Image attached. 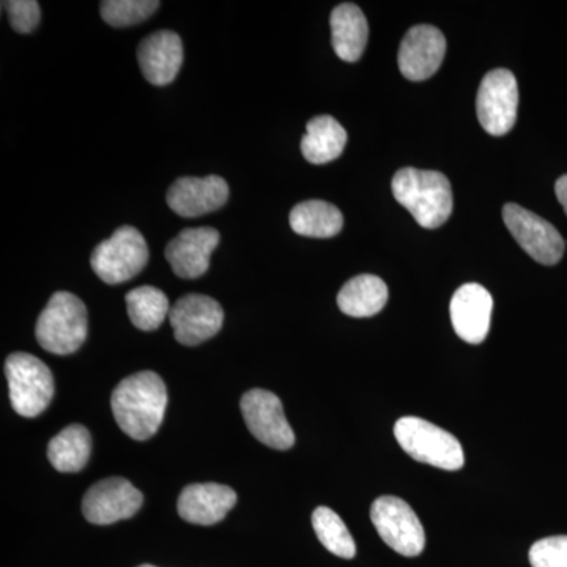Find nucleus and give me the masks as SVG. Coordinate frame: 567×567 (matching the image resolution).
<instances>
[{
  "label": "nucleus",
  "mask_w": 567,
  "mask_h": 567,
  "mask_svg": "<svg viewBox=\"0 0 567 567\" xmlns=\"http://www.w3.org/2000/svg\"><path fill=\"white\" fill-rule=\"evenodd\" d=\"M137 61H140L142 76L151 84H171L183 65L181 35L173 31L151 33L141 41Z\"/></svg>",
  "instance_id": "a211bd4d"
},
{
  "label": "nucleus",
  "mask_w": 567,
  "mask_h": 567,
  "mask_svg": "<svg viewBox=\"0 0 567 567\" xmlns=\"http://www.w3.org/2000/svg\"><path fill=\"white\" fill-rule=\"evenodd\" d=\"M2 6L9 14L11 28L18 33H31L39 28L41 10L35 0H9Z\"/></svg>",
  "instance_id": "cd10ccee"
},
{
  "label": "nucleus",
  "mask_w": 567,
  "mask_h": 567,
  "mask_svg": "<svg viewBox=\"0 0 567 567\" xmlns=\"http://www.w3.org/2000/svg\"><path fill=\"white\" fill-rule=\"evenodd\" d=\"M330 22L336 55L344 62L360 61L369 39L363 10L354 3H341L331 11Z\"/></svg>",
  "instance_id": "6ab92c4d"
},
{
  "label": "nucleus",
  "mask_w": 567,
  "mask_h": 567,
  "mask_svg": "<svg viewBox=\"0 0 567 567\" xmlns=\"http://www.w3.org/2000/svg\"><path fill=\"white\" fill-rule=\"evenodd\" d=\"M371 520L386 546L404 557H417L425 547L423 524L415 511L398 496H380L371 507Z\"/></svg>",
  "instance_id": "0eeeda50"
},
{
  "label": "nucleus",
  "mask_w": 567,
  "mask_h": 567,
  "mask_svg": "<svg viewBox=\"0 0 567 567\" xmlns=\"http://www.w3.org/2000/svg\"><path fill=\"white\" fill-rule=\"evenodd\" d=\"M494 300L486 287L470 282L457 289L451 300V322L462 341L481 344L491 330Z\"/></svg>",
  "instance_id": "dca6fc26"
},
{
  "label": "nucleus",
  "mask_w": 567,
  "mask_h": 567,
  "mask_svg": "<svg viewBox=\"0 0 567 567\" xmlns=\"http://www.w3.org/2000/svg\"><path fill=\"white\" fill-rule=\"evenodd\" d=\"M221 235L213 227L182 230L166 246V260L182 279H196L210 268L212 252L218 248Z\"/></svg>",
  "instance_id": "2eb2a0df"
},
{
  "label": "nucleus",
  "mask_w": 567,
  "mask_h": 567,
  "mask_svg": "<svg viewBox=\"0 0 567 567\" xmlns=\"http://www.w3.org/2000/svg\"><path fill=\"white\" fill-rule=\"evenodd\" d=\"M147 264V241L133 226L118 227L111 238L95 246L91 259L95 275L110 286L130 281Z\"/></svg>",
  "instance_id": "423d86ee"
},
{
  "label": "nucleus",
  "mask_w": 567,
  "mask_h": 567,
  "mask_svg": "<svg viewBox=\"0 0 567 567\" xmlns=\"http://www.w3.org/2000/svg\"><path fill=\"white\" fill-rule=\"evenodd\" d=\"M237 505L234 488L223 484H189L178 496V514L188 524L212 527Z\"/></svg>",
  "instance_id": "f3484780"
},
{
  "label": "nucleus",
  "mask_w": 567,
  "mask_h": 567,
  "mask_svg": "<svg viewBox=\"0 0 567 567\" xmlns=\"http://www.w3.org/2000/svg\"><path fill=\"white\" fill-rule=\"evenodd\" d=\"M92 454V435L84 425L71 424L48 445V458L61 473H78L87 465Z\"/></svg>",
  "instance_id": "5701e85b"
},
{
  "label": "nucleus",
  "mask_w": 567,
  "mask_h": 567,
  "mask_svg": "<svg viewBox=\"0 0 567 567\" xmlns=\"http://www.w3.org/2000/svg\"><path fill=\"white\" fill-rule=\"evenodd\" d=\"M171 327L181 344L194 347L215 338L221 331L224 311L207 295L189 293L178 298L171 308Z\"/></svg>",
  "instance_id": "9b49d317"
},
{
  "label": "nucleus",
  "mask_w": 567,
  "mask_h": 567,
  "mask_svg": "<svg viewBox=\"0 0 567 567\" xmlns=\"http://www.w3.org/2000/svg\"><path fill=\"white\" fill-rule=\"evenodd\" d=\"M159 6L156 0H106L100 11L103 21L112 28H130L148 20Z\"/></svg>",
  "instance_id": "a878e982"
},
{
  "label": "nucleus",
  "mask_w": 567,
  "mask_h": 567,
  "mask_svg": "<svg viewBox=\"0 0 567 567\" xmlns=\"http://www.w3.org/2000/svg\"><path fill=\"white\" fill-rule=\"evenodd\" d=\"M533 567H567V536L544 537L529 548Z\"/></svg>",
  "instance_id": "bb28decb"
},
{
  "label": "nucleus",
  "mask_w": 567,
  "mask_h": 567,
  "mask_svg": "<svg viewBox=\"0 0 567 567\" xmlns=\"http://www.w3.org/2000/svg\"><path fill=\"white\" fill-rule=\"evenodd\" d=\"M312 527H315L320 544L330 554L339 558H354L357 544H354L344 520L333 509L327 506L317 507L315 514H312Z\"/></svg>",
  "instance_id": "393cba45"
},
{
  "label": "nucleus",
  "mask_w": 567,
  "mask_h": 567,
  "mask_svg": "<svg viewBox=\"0 0 567 567\" xmlns=\"http://www.w3.org/2000/svg\"><path fill=\"white\" fill-rule=\"evenodd\" d=\"M144 496L130 481L107 477L89 488L82 499V513L93 525L126 520L141 509Z\"/></svg>",
  "instance_id": "f8f14e48"
},
{
  "label": "nucleus",
  "mask_w": 567,
  "mask_h": 567,
  "mask_svg": "<svg viewBox=\"0 0 567 567\" xmlns=\"http://www.w3.org/2000/svg\"><path fill=\"white\" fill-rule=\"evenodd\" d=\"M518 85L513 71L492 70L477 91L476 112L481 125L492 136H505L517 121Z\"/></svg>",
  "instance_id": "6e6552de"
},
{
  "label": "nucleus",
  "mask_w": 567,
  "mask_h": 567,
  "mask_svg": "<svg viewBox=\"0 0 567 567\" xmlns=\"http://www.w3.org/2000/svg\"><path fill=\"white\" fill-rule=\"evenodd\" d=\"M130 320L137 330L155 331L171 315L169 300L163 290L142 286L126 293Z\"/></svg>",
  "instance_id": "b1692460"
},
{
  "label": "nucleus",
  "mask_w": 567,
  "mask_h": 567,
  "mask_svg": "<svg viewBox=\"0 0 567 567\" xmlns=\"http://www.w3.org/2000/svg\"><path fill=\"white\" fill-rule=\"evenodd\" d=\"M240 406L249 432L260 443L278 451L293 446L295 434L278 395L256 388L241 398Z\"/></svg>",
  "instance_id": "9d476101"
},
{
  "label": "nucleus",
  "mask_w": 567,
  "mask_h": 567,
  "mask_svg": "<svg viewBox=\"0 0 567 567\" xmlns=\"http://www.w3.org/2000/svg\"><path fill=\"white\" fill-rule=\"evenodd\" d=\"M446 54V39L434 25L421 24L410 29L399 48V70L410 81L434 76Z\"/></svg>",
  "instance_id": "ddd939ff"
},
{
  "label": "nucleus",
  "mask_w": 567,
  "mask_h": 567,
  "mask_svg": "<svg viewBox=\"0 0 567 567\" xmlns=\"http://www.w3.org/2000/svg\"><path fill=\"white\" fill-rule=\"evenodd\" d=\"M347 132L331 115H319L306 125V134L301 140V153L309 163L327 164L334 162L344 152Z\"/></svg>",
  "instance_id": "aec40b11"
},
{
  "label": "nucleus",
  "mask_w": 567,
  "mask_h": 567,
  "mask_svg": "<svg viewBox=\"0 0 567 567\" xmlns=\"http://www.w3.org/2000/svg\"><path fill=\"white\" fill-rule=\"evenodd\" d=\"M394 436L402 450L421 464L447 472H457L465 464L464 447L456 436L423 417H401L394 425Z\"/></svg>",
  "instance_id": "20e7f679"
},
{
  "label": "nucleus",
  "mask_w": 567,
  "mask_h": 567,
  "mask_svg": "<svg viewBox=\"0 0 567 567\" xmlns=\"http://www.w3.org/2000/svg\"><path fill=\"white\" fill-rule=\"evenodd\" d=\"M295 234L312 238H331L344 227V216L336 205L324 200H306L295 205L289 216Z\"/></svg>",
  "instance_id": "4be33fe9"
},
{
  "label": "nucleus",
  "mask_w": 567,
  "mask_h": 567,
  "mask_svg": "<svg viewBox=\"0 0 567 567\" xmlns=\"http://www.w3.org/2000/svg\"><path fill=\"white\" fill-rule=\"evenodd\" d=\"M503 219L520 248L536 262L557 265L561 260L565 240L546 219L517 204L505 205Z\"/></svg>",
  "instance_id": "1a4fd4ad"
},
{
  "label": "nucleus",
  "mask_w": 567,
  "mask_h": 567,
  "mask_svg": "<svg viewBox=\"0 0 567 567\" xmlns=\"http://www.w3.org/2000/svg\"><path fill=\"white\" fill-rule=\"evenodd\" d=\"M6 375L14 412L24 417L41 415L54 398V377L43 361L29 353L7 358Z\"/></svg>",
  "instance_id": "39448f33"
},
{
  "label": "nucleus",
  "mask_w": 567,
  "mask_h": 567,
  "mask_svg": "<svg viewBox=\"0 0 567 567\" xmlns=\"http://www.w3.org/2000/svg\"><path fill=\"white\" fill-rule=\"evenodd\" d=\"M388 303V287L379 276H354L338 295V306L344 315L363 319L379 315Z\"/></svg>",
  "instance_id": "412c9836"
},
{
  "label": "nucleus",
  "mask_w": 567,
  "mask_h": 567,
  "mask_svg": "<svg viewBox=\"0 0 567 567\" xmlns=\"http://www.w3.org/2000/svg\"><path fill=\"white\" fill-rule=\"evenodd\" d=\"M167 205L183 218H199L223 208L229 200V185L219 175L177 178L167 189Z\"/></svg>",
  "instance_id": "4468645a"
},
{
  "label": "nucleus",
  "mask_w": 567,
  "mask_h": 567,
  "mask_svg": "<svg viewBox=\"0 0 567 567\" xmlns=\"http://www.w3.org/2000/svg\"><path fill=\"white\" fill-rule=\"evenodd\" d=\"M391 186L395 200L424 229L443 226L453 213V189L445 174L404 167L395 173Z\"/></svg>",
  "instance_id": "f03ea898"
},
{
  "label": "nucleus",
  "mask_w": 567,
  "mask_h": 567,
  "mask_svg": "<svg viewBox=\"0 0 567 567\" xmlns=\"http://www.w3.org/2000/svg\"><path fill=\"white\" fill-rule=\"evenodd\" d=\"M87 308L76 295H52L37 320L35 336L47 352L71 354L78 352L87 339Z\"/></svg>",
  "instance_id": "7ed1b4c3"
},
{
  "label": "nucleus",
  "mask_w": 567,
  "mask_h": 567,
  "mask_svg": "<svg viewBox=\"0 0 567 567\" xmlns=\"http://www.w3.org/2000/svg\"><path fill=\"white\" fill-rule=\"evenodd\" d=\"M118 427L137 442L152 439L166 415L167 390L162 377L142 371L123 379L111 395Z\"/></svg>",
  "instance_id": "f257e3e1"
},
{
  "label": "nucleus",
  "mask_w": 567,
  "mask_h": 567,
  "mask_svg": "<svg viewBox=\"0 0 567 567\" xmlns=\"http://www.w3.org/2000/svg\"><path fill=\"white\" fill-rule=\"evenodd\" d=\"M555 193H557L559 204L563 205L567 215V174L558 178L557 185H555Z\"/></svg>",
  "instance_id": "c85d7f7f"
},
{
  "label": "nucleus",
  "mask_w": 567,
  "mask_h": 567,
  "mask_svg": "<svg viewBox=\"0 0 567 567\" xmlns=\"http://www.w3.org/2000/svg\"><path fill=\"white\" fill-rule=\"evenodd\" d=\"M140 567H156V566H152V565H142Z\"/></svg>",
  "instance_id": "c756f323"
}]
</instances>
